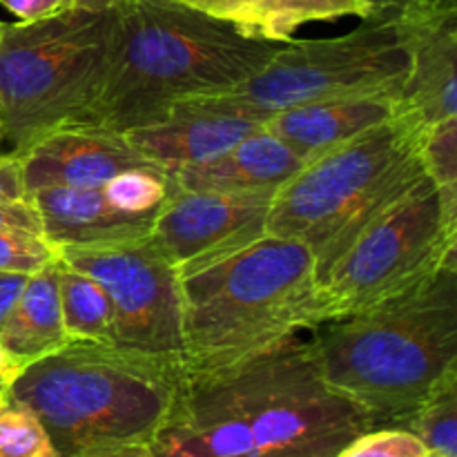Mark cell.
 Wrapping results in <instances>:
<instances>
[{
    "label": "cell",
    "instance_id": "23",
    "mask_svg": "<svg viewBox=\"0 0 457 457\" xmlns=\"http://www.w3.org/2000/svg\"><path fill=\"white\" fill-rule=\"evenodd\" d=\"M0 457H58L38 415L9 393L0 404Z\"/></svg>",
    "mask_w": 457,
    "mask_h": 457
},
{
    "label": "cell",
    "instance_id": "21",
    "mask_svg": "<svg viewBox=\"0 0 457 457\" xmlns=\"http://www.w3.org/2000/svg\"><path fill=\"white\" fill-rule=\"evenodd\" d=\"M431 453L457 457V375L436 388L406 427Z\"/></svg>",
    "mask_w": 457,
    "mask_h": 457
},
{
    "label": "cell",
    "instance_id": "17",
    "mask_svg": "<svg viewBox=\"0 0 457 457\" xmlns=\"http://www.w3.org/2000/svg\"><path fill=\"white\" fill-rule=\"evenodd\" d=\"M302 168L303 161L262 128L223 154L170 174L183 190L219 195H275Z\"/></svg>",
    "mask_w": 457,
    "mask_h": 457
},
{
    "label": "cell",
    "instance_id": "20",
    "mask_svg": "<svg viewBox=\"0 0 457 457\" xmlns=\"http://www.w3.org/2000/svg\"><path fill=\"white\" fill-rule=\"evenodd\" d=\"M58 295L70 342L112 344V303L96 279L58 259Z\"/></svg>",
    "mask_w": 457,
    "mask_h": 457
},
{
    "label": "cell",
    "instance_id": "5",
    "mask_svg": "<svg viewBox=\"0 0 457 457\" xmlns=\"http://www.w3.org/2000/svg\"><path fill=\"white\" fill-rule=\"evenodd\" d=\"M427 128L400 103L395 116L306 163L272 196L266 235L302 241L320 286L360 232L427 179Z\"/></svg>",
    "mask_w": 457,
    "mask_h": 457
},
{
    "label": "cell",
    "instance_id": "31",
    "mask_svg": "<svg viewBox=\"0 0 457 457\" xmlns=\"http://www.w3.org/2000/svg\"><path fill=\"white\" fill-rule=\"evenodd\" d=\"M18 373H21V369L13 364V360L7 355V351L3 348V344H0V382L12 384V379L16 378Z\"/></svg>",
    "mask_w": 457,
    "mask_h": 457
},
{
    "label": "cell",
    "instance_id": "16",
    "mask_svg": "<svg viewBox=\"0 0 457 457\" xmlns=\"http://www.w3.org/2000/svg\"><path fill=\"white\" fill-rule=\"evenodd\" d=\"M397 107L400 98L395 96L306 103L275 112L266 119L263 129L279 138L306 165L395 116Z\"/></svg>",
    "mask_w": 457,
    "mask_h": 457
},
{
    "label": "cell",
    "instance_id": "33",
    "mask_svg": "<svg viewBox=\"0 0 457 457\" xmlns=\"http://www.w3.org/2000/svg\"><path fill=\"white\" fill-rule=\"evenodd\" d=\"M74 3L76 7L89 9V12H107V9H112V4L116 0H74Z\"/></svg>",
    "mask_w": 457,
    "mask_h": 457
},
{
    "label": "cell",
    "instance_id": "4",
    "mask_svg": "<svg viewBox=\"0 0 457 457\" xmlns=\"http://www.w3.org/2000/svg\"><path fill=\"white\" fill-rule=\"evenodd\" d=\"M183 370L181 357L70 342L25 366L7 393L38 415L58 457H96L150 446Z\"/></svg>",
    "mask_w": 457,
    "mask_h": 457
},
{
    "label": "cell",
    "instance_id": "22",
    "mask_svg": "<svg viewBox=\"0 0 457 457\" xmlns=\"http://www.w3.org/2000/svg\"><path fill=\"white\" fill-rule=\"evenodd\" d=\"M170 190V172L159 165L132 168L116 174L103 186L107 201L129 214L156 212Z\"/></svg>",
    "mask_w": 457,
    "mask_h": 457
},
{
    "label": "cell",
    "instance_id": "19",
    "mask_svg": "<svg viewBox=\"0 0 457 457\" xmlns=\"http://www.w3.org/2000/svg\"><path fill=\"white\" fill-rule=\"evenodd\" d=\"M0 344L21 370L70 344L58 295V262L27 279L0 326Z\"/></svg>",
    "mask_w": 457,
    "mask_h": 457
},
{
    "label": "cell",
    "instance_id": "25",
    "mask_svg": "<svg viewBox=\"0 0 457 457\" xmlns=\"http://www.w3.org/2000/svg\"><path fill=\"white\" fill-rule=\"evenodd\" d=\"M422 159L427 177L437 187H457V116L428 125Z\"/></svg>",
    "mask_w": 457,
    "mask_h": 457
},
{
    "label": "cell",
    "instance_id": "24",
    "mask_svg": "<svg viewBox=\"0 0 457 457\" xmlns=\"http://www.w3.org/2000/svg\"><path fill=\"white\" fill-rule=\"evenodd\" d=\"M61 259V248L45 235L27 230L0 232V272L31 277Z\"/></svg>",
    "mask_w": 457,
    "mask_h": 457
},
{
    "label": "cell",
    "instance_id": "34",
    "mask_svg": "<svg viewBox=\"0 0 457 457\" xmlns=\"http://www.w3.org/2000/svg\"><path fill=\"white\" fill-rule=\"evenodd\" d=\"M406 0H379V4L382 7H400V4H404Z\"/></svg>",
    "mask_w": 457,
    "mask_h": 457
},
{
    "label": "cell",
    "instance_id": "26",
    "mask_svg": "<svg viewBox=\"0 0 457 457\" xmlns=\"http://www.w3.org/2000/svg\"><path fill=\"white\" fill-rule=\"evenodd\" d=\"M431 451L418 436L402 427L369 428L348 442L337 457H424Z\"/></svg>",
    "mask_w": 457,
    "mask_h": 457
},
{
    "label": "cell",
    "instance_id": "32",
    "mask_svg": "<svg viewBox=\"0 0 457 457\" xmlns=\"http://www.w3.org/2000/svg\"><path fill=\"white\" fill-rule=\"evenodd\" d=\"M96 457H156V455H152V451L147 449V446H129V449H120V451H114V453H105Z\"/></svg>",
    "mask_w": 457,
    "mask_h": 457
},
{
    "label": "cell",
    "instance_id": "30",
    "mask_svg": "<svg viewBox=\"0 0 457 457\" xmlns=\"http://www.w3.org/2000/svg\"><path fill=\"white\" fill-rule=\"evenodd\" d=\"M27 279L25 275H13V272H0V326L9 317L12 308L16 306L18 297H21L22 288H25Z\"/></svg>",
    "mask_w": 457,
    "mask_h": 457
},
{
    "label": "cell",
    "instance_id": "29",
    "mask_svg": "<svg viewBox=\"0 0 457 457\" xmlns=\"http://www.w3.org/2000/svg\"><path fill=\"white\" fill-rule=\"evenodd\" d=\"M25 196L21 159L13 152L0 154V201H16L25 199Z\"/></svg>",
    "mask_w": 457,
    "mask_h": 457
},
{
    "label": "cell",
    "instance_id": "13",
    "mask_svg": "<svg viewBox=\"0 0 457 457\" xmlns=\"http://www.w3.org/2000/svg\"><path fill=\"white\" fill-rule=\"evenodd\" d=\"M395 18L411 58L400 103L428 125L457 116V0H406Z\"/></svg>",
    "mask_w": 457,
    "mask_h": 457
},
{
    "label": "cell",
    "instance_id": "36",
    "mask_svg": "<svg viewBox=\"0 0 457 457\" xmlns=\"http://www.w3.org/2000/svg\"><path fill=\"white\" fill-rule=\"evenodd\" d=\"M3 145H4V132H3V125H0V154H4Z\"/></svg>",
    "mask_w": 457,
    "mask_h": 457
},
{
    "label": "cell",
    "instance_id": "2",
    "mask_svg": "<svg viewBox=\"0 0 457 457\" xmlns=\"http://www.w3.org/2000/svg\"><path fill=\"white\" fill-rule=\"evenodd\" d=\"M101 85L87 110L116 132L159 123L179 101L226 94L284 43L245 38L186 0H116Z\"/></svg>",
    "mask_w": 457,
    "mask_h": 457
},
{
    "label": "cell",
    "instance_id": "15",
    "mask_svg": "<svg viewBox=\"0 0 457 457\" xmlns=\"http://www.w3.org/2000/svg\"><path fill=\"white\" fill-rule=\"evenodd\" d=\"M43 235L58 248H110L152 235L156 212L129 214L107 201L103 187H49L31 195Z\"/></svg>",
    "mask_w": 457,
    "mask_h": 457
},
{
    "label": "cell",
    "instance_id": "14",
    "mask_svg": "<svg viewBox=\"0 0 457 457\" xmlns=\"http://www.w3.org/2000/svg\"><path fill=\"white\" fill-rule=\"evenodd\" d=\"M262 128L263 120L214 96H190L179 101L159 123L123 134L143 156L174 172L223 154Z\"/></svg>",
    "mask_w": 457,
    "mask_h": 457
},
{
    "label": "cell",
    "instance_id": "28",
    "mask_svg": "<svg viewBox=\"0 0 457 457\" xmlns=\"http://www.w3.org/2000/svg\"><path fill=\"white\" fill-rule=\"evenodd\" d=\"M0 4L21 22L43 21V18L58 16L76 7L74 0H0Z\"/></svg>",
    "mask_w": 457,
    "mask_h": 457
},
{
    "label": "cell",
    "instance_id": "12",
    "mask_svg": "<svg viewBox=\"0 0 457 457\" xmlns=\"http://www.w3.org/2000/svg\"><path fill=\"white\" fill-rule=\"evenodd\" d=\"M13 154L21 159L27 196L49 187H103L125 170L156 165L123 132L92 120L58 125Z\"/></svg>",
    "mask_w": 457,
    "mask_h": 457
},
{
    "label": "cell",
    "instance_id": "7",
    "mask_svg": "<svg viewBox=\"0 0 457 457\" xmlns=\"http://www.w3.org/2000/svg\"><path fill=\"white\" fill-rule=\"evenodd\" d=\"M110 27V9L80 7L3 27L0 125L12 152L58 125L87 119L105 70Z\"/></svg>",
    "mask_w": 457,
    "mask_h": 457
},
{
    "label": "cell",
    "instance_id": "11",
    "mask_svg": "<svg viewBox=\"0 0 457 457\" xmlns=\"http://www.w3.org/2000/svg\"><path fill=\"white\" fill-rule=\"evenodd\" d=\"M272 196L183 190L170 174V190L156 212L152 239L181 279L262 239Z\"/></svg>",
    "mask_w": 457,
    "mask_h": 457
},
{
    "label": "cell",
    "instance_id": "1",
    "mask_svg": "<svg viewBox=\"0 0 457 457\" xmlns=\"http://www.w3.org/2000/svg\"><path fill=\"white\" fill-rule=\"evenodd\" d=\"M328 388L311 339L297 335L212 369H186L156 457H337L369 431Z\"/></svg>",
    "mask_w": 457,
    "mask_h": 457
},
{
    "label": "cell",
    "instance_id": "10",
    "mask_svg": "<svg viewBox=\"0 0 457 457\" xmlns=\"http://www.w3.org/2000/svg\"><path fill=\"white\" fill-rule=\"evenodd\" d=\"M61 262L105 288L112 346L183 360L181 281L152 235L110 248H61Z\"/></svg>",
    "mask_w": 457,
    "mask_h": 457
},
{
    "label": "cell",
    "instance_id": "27",
    "mask_svg": "<svg viewBox=\"0 0 457 457\" xmlns=\"http://www.w3.org/2000/svg\"><path fill=\"white\" fill-rule=\"evenodd\" d=\"M27 230L43 235V221L31 196L16 201H0V232Z\"/></svg>",
    "mask_w": 457,
    "mask_h": 457
},
{
    "label": "cell",
    "instance_id": "3",
    "mask_svg": "<svg viewBox=\"0 0 457 457\" xmlns=\"http://www.w3.org/2000/svg\"><path fill=\"white\" fill-rule=\"evenodd\" d=\"M311 333L328 388L355 404L370 428H404L422 402L457 375V262Z\"/></svg>",
    "mask_w": 457,
    "mask_h": 457
},
{
    "label": "cell",
    "instance_id": "35",
    "mask_svg": "<svg viewBox=\"0 0 457 457\" xmlns=\"http://www.w3.org/2000/svg\"><path fill=\"white\" fill-rule=\"evenodd\" d=\"M7 391H9V384L7 382H0V404L7 400Z\"/></svg>",
    "mask_w": 457,
    "mask_h": 457
},
{
    "label": "cell",
    "instance_id": "8",
    "mask_svg": "<svg viewBox=\"0 0 457 457\" xmlns=\"http://www.w3.org/2000/svg\"><path fill=\"white\" fill-rule=\"evenodd\" d=\"M455 262L457 187L427 177L335 262L317 286L312 328L397 297Z\"/></svg>",
    "mask_w": 457,
    "mask_h": 457
},
{
    "label": "cell",
    "instance_id": "38",
    "mask_svg": "<svg viewBox=\"0 0 457 457\" xmlns=\"http://www.w3.org/2000/svg\"><path fill=\"white\" fill-rule=\"evenodd\" d=\"M424 457H442V455H437V453H428V455H424Z\"/></svg>",
    "mask_w": 457,
    "mask_h": 457
},
{
    "label": "cell",
    "instance_id": "9",
    "mask_svg": "<svg viewBox=\"0 0 457 457\" xmlns=\"http://www.w3.org/2000/svg\"><path fill=\"white\" fill-rule=\"evenodd\" d=\"M411 71L395 7H378L344 36L288 40L239 87L205 94L266 123L275 112L306 103L395 96Z\"/></svg>",
    "mask_w": 457,
    "mask_h": 457
},
{
    "label": "cell",
    "instance_id": "6",
    "mask_svg": "<svg viewBox=\"0 0 457 457\" xmlns=\"http://www.w3.org/2000/svg\"><path fill=\"white\" fill-rule=\"evenodd\" d=\"M179 281L186 369L232 364L312 328L315 259L297 239L263 235Z\"/></svg>",
    "mask_w": 457,
    "mask_h": 457
},
{
    "label": "cell",
    "instance_id": "37",
    "mask_svg": "<svg viewBox=\"0 0 457 457\" xmlns=\"http://www.w3.org/2000/svg\"><path fill=\"white\" fill-rule=\"evenodd\" d=\"M3 27H4V22H0V38H3Z\"/></svg>",
    "mask_w": 457,
    "mask_h": 457
},
{
    "label": "cell",
    "instance_id": "18",
    "mask_svg": "<svg viewBox=\"0 0 457 457\" xmlns=\"http://www.w3.org/2000/svg\"><path fill=\"white\" fill-rule=\"evenodd\" d=\"M192 7L235 27L241 36L268 43H288L311 22L366 18L379 0H186Z\"/></svg>",
    "mask_w": 457,
    "mask_h": 457
}]
</instances>
